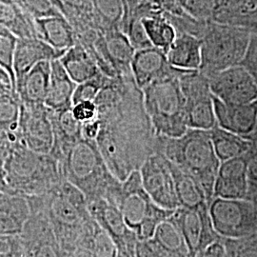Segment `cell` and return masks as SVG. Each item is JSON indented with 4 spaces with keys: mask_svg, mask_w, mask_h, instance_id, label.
Masks as SVG:
<instances>
[{
    "mask_svg": "<svg viewBox=\"0 0 257 257\" xmlns=\"http://www.w3.org/2000/svg\"><path fill=\"white\" fill-rule=\"evenodd\" d=\"M5 171L11 190L28 197L49 193L65 180L59 161L54 156L35 153L20 142L10 148Z\"/></svg>",
    "mask_w": 257,
    "mask_h": 257,
    "instance_id": "3",
    "label": "cell"
},
{
    "mask_svg": "<svg viewBox=\"0 0 257 257\" xmlns=\"http://www.w3.org/2000/svg\"><path fill=\"white\" fill-rule=\"evenodd\" d=\"M59 60L65 71L76 84L91 80L102 74L92 53L79 42L67 50Z\"/></svg>",
    "mask_w": 257,
    "mask_h": 257,
    "instance_id": "25",
    "label": "cell"
},
{
    "mask_svg": "<svg viewBox=\"0 0 257 257\" xmlns=\"http://www.w3.org/2000/svg\"><path fill=\"white\" fill-rule=\"evenodd\" d=\"M211 142L215 155L220 162L243 156L252 145V141L230 133L216 125L210 130Z\"/></svg>",
    "mask_w": 257,
    "mask_h": 257,
    "instance_id": "28",
    "label": "cell"
},
{
    "mask_svg": "<svg viewBox=\"0 0 257 257\" xmlns=\"http://www.w3.org/2000/svg\"><path fill=\"white\" fill-rule=\"evenodd\" d=\"M251 1H254V2H257V0H251Z\"/></svg>",
    "mask_w": 257,
    "mask_h": 257,
    "instance_id": "53",
    "label": "cell"
},
{
    "mask_svg": "<svg viewBox=\"0 0 257 257\" xmlns=\"http://www.w3.org/2000/svg\"><path fill=\"white\" fill-rule=\"evenodd\" d=\"M213 197L227 199L247 198L245 156L221 162L213 187Z\"/></svg>",
    "mask_w": 257,
    "mask_h": 257,
    "instance_id": "18",
    "label": "cell"
},
{
    "mask_svg": "<svg viewBox=\"0 0 257 257\" xmlns=\"http://www.w3.org/2000/svg\"><path fill=\"white\" fill-rule=\"evenodd\" d=\"M87 204L92 218L113 241L117 257H136L139 240L128 228L119 208L102 198L87 201Z\"/></svg>",
    "mask_w": 257,
    "mask_h": 257,
    "instance_id": "13",
    "label": "cell"
},
{
    "mask_svg": "<svg viewBox=\"0 0 257 257\" xmlns=\"http://www.w3.org/2000/svg\"><path fill=\"white\" fill-rule=\"evenodd\" d=\"M19 42V37L5 27L0 26V68L9 74L16 92L15 55Z\"/></svg>",
    "mask_w": 257,
    "mask_h": 257,
    "instance_id": "33",
    "label": "cell"
},
{
    "mask_svg": "<svg viewBox=\"0 0 257 257\" xmlns=\"http://www.w3.org/2000/svg\"><path fill=\"white\" fill-rule=\"evenodd\" d=\"M251 141H256L257 142V124L256 128H255V132H254V135H253V137H252V139H251Z\"/></svg>",
    "mask_w": 257,
    "mask_h": 257,
    "instance_id": "52",
    "label": "cell"
},
{
    "mask_svg": "<svg viewBox=\"0 0 257 257\" xmlns=\"http://www.w3.org/2000/svg\"><path fill=\"white\" fill-rule=\"evenodd\" d=\"M21 115V100L10 90L0 93V128L9 135H17Z\"/></svg>",
    "mask_w": 257,
    "mask_h": 257,
    "instance_id": "31",
    "label": "cell"
},
{
    "mask_svg": "<svg viewBox=\"0 0 257 257\" xmlns=\"http://www.w3.org/2000/svg\"><path fill=\"white\" fill-rule=\"evenodd\" d=\"M216 98L229 104H248L257 100V83L241 65L207 76Z\"/></svg>",
    "mask_w": 257,
    "mask_h": 257,
    "instance_id": "15",
    "label": "cell"
},
{
    "mask_svg": "<svg viewBox=\"0 0 257 257\" xmlns=\"http://www.w3.org/2000/svg\"><path fill=\"white\" fill-rule=\"evenodd\" d=\"M0 26L8 29L19 38L37 37L36 20L18 0H0Z\"/></svg>",
    "mask_w": 257,
    "mask_h": 257,
    "instance_id": "27",
    "label": "cell"
},
{
    "mask_svg": "<svg viewBox=\"0 0 257 257\" xmlns=\"http://www.w3.org/2000/svg\"><path fill=\"white\" fill-rule=\"evenodd\" d=\"M130 68L141 90L157 79L180 70L170 64L165 52L156 47L138 50L133 57Z\"/></svg>",
    "mask_w": 257,
    "mask_h": 257,
    "instance_id": "17",
    "label": "cell"
},
{
    "mask_svg": "<svg viewBox=\"0 0 257 257\" xmlns=\"http://www.w3.org/2000/svg\"><path fill=\"white\" fill-rule=\"evenodd\" d=\"M141 21L152 45L167 54L177 36L176 28L168 19L156 16L141 18Z\"/></svg>",
    "mask_w": 257,
    "mask_h": 257,
    "instance_id": "30",
    "label": "cell"
},
{
    "mask_svg": "<svg viewBox=\"0 0 257 257\" xmlns=\"http://www.w3.org/2000/svg\"><path fill=\"white\" fill-rule=\"evenodd\" d=\"M18 138L20 144L29 150L51 155L55 145V133L51 111L45 105L21 102Z\"/></svg>",
    "mask_w": 257,
    "mask_h": 257,
    "instance_id": "11",
    "label": "cell"
},
{
    "mask_svg": "<svg viewBox=\"0 0 257 257\" xmlns=\"http://www.w3.org/2000/svg\"><path fill=\"white\" fill-rule=\"evenodd\" d=\"M179 6L197 20H210L214 15V0H177Z\"/></svg>",
    "mask_w": 257,
    "mask_h": 257,
    "instance_id": "37",
    "label": "cell"
},
{
    "mask_svg": "<svg viewBox=\"0 0 257 257\" xmlns=\"http://www.w3.org/2000/svg\"><path fill=\"white\" fill-rule=\"evenodd\" d=\"M0 257H23V248L19 234H0Z\"/></svg>",
    "mask_w": 257,
    "mask_h": 257,
    "instance_id": "40",
    "label": "cell"
},
{
    "mask_svg": "<svg viewBox=\"0 0 257 257\" xmlns=\"http://www.w3.org/2000/svg\"><path fill=\"white\" fill-rule=\"evenodd\" d=\"M62 55L39 37L19 38L14 64L16 84L40 62L54 61Z\"/></svg>",
    "mask_w": 257,
    "mask_h": 257,
    "instance_id": "19",
    "label": "cell"
},
{
    "mask_svg": "<svg viewBox=\"0 0 257 257\" xmlns=\"http://www.w3.org/2000/svg\"><path fill=\"white\" fill-rule=\"evenodd\" d=\"M127 37H128L131 43L135 49L141 50L145 48H150L154 47L152 45L149 37H148L146 30L143 26V23L141 21V19H133L132 22L130 23L128 26V33Z\"/></svg>",
    "mask_w": 257,
    "mask_h": 257,
    "instance_id": "39",
    "label": "cell"
},
{
    "mask_svg": "<svg viewBox=\"0 0 257 257\" xmlns=\"http://www.w3.org/2000/svg\"><path fill=\"white\" fill-rule=\"evenodd\" d=\"M72 111L74 117L82 124L99 117V110L95 101H83L74 104Z\"/></svg>",
    "mask_w": 257,
    "mask_h": 257,
    "instance_id": "41",
    "label": "cell"
},
{
    "mask_svg": "<svg viewBox=\"0 0 257 257\" xmlns=\"http://www.w3.org/2000/svg\"><path fill=\"white\" fill-rule=\"evenodd\" d=\"M197 257H226V248L223 238L212 243Z\"/></svg>",
    "mask_w": 257,
    "mask_h": 257,
    "instance_id": "47",
    "label": "cell"
},
{
    "mask_svg": "<svg viewBox=\"0 0 257 257\" xmlns=\"http://www.w3.org/2000/svg\"><path fill=\"white\" fill-rule=\"evenodd\" d=\"M97 42L96 53L106 58L112 67L117 70L131 67L137 50L127 35L118 31H110Z\"/></svg>",
    "mask_w": 257,
    "mask_h": 257,
    "instance_id": "26",
    "label": "cell"
},
{
    "mask_svg": "<svg viewBox=\"0 0 257 257\" xmlns=\"http://www.w3.org/2000/svg\"><path fill=\"white\" fill-rule=\"evenodd\" d=\"M51 1L54 3V5H55V7L59 10V11L64 15L65 17L67 18V11H66V8H65L62 1H61V0H51Z\"/></svg>",
    "mask_w": 257,
    "mask_h": 257,
    "instance_id": "50",
    "label": "cell"
},
{
    "mask_svg": "<svg viewBox=\"0 0 257 257\" xmlns=\"http://www.w3.org/2000/svg\"><path fill=\"white\" fill-rule=\"evenodd\" d=\"M59 164L65 180L79 189L87 201L102 198L117 206L121 181L109 170L95 140L79 139L65 153Z\"/></svg>",
    "mask_w": 257,
    "mask_h": 257,
    "instance_id": "2",
    "label": "cell"
},
{
    "mask_svg": "<svg viewBox=\"0 0 257 257\" xmlns=\"http://www.w3.org/2000/svg\"><path fill=\"white\" fill-rule=\"evenodd\" d=\"M31 215L27 196L0 193V234L19 235Z\"/></svg>",
    "mask_w": 257,
    "mask_h": 257,
    "instance_id": "20",
    "label": "cell"
},
{
    "mask_svg": "<svg viewBox=\"0 0 257 257\" xmlns=\"http://www.w3.org/2000/svg\"><path fill=\"white\" fill-rule=\"evenodd\" d=\"M241 66H243L257 83V36L251 35L248 50Z\"/></svg>",
    "mask_w": 257,
    "mask_h": 257,
    "instance_id": "42",
    "label": "cell"
},
{
    "mask_svg": "<svg viewBox=\"0 0 257 257\" xmlns=\"http://www.w3.org/2000/svg\"><path fill=\"white\" fill-rule=\"evenodd\" d=\"M149 1L161 10H164L167 12H173L175 14L179 11L178 8H181L177 0H149Z\"/></svg>",
    "mask_w": 257,
    "mask_h": 257,
    "instance_id": "48",
    "label": "cell"
},
{
    "mask_svg": "<svg viewBox=\"0 0 257 257\" xmlns=\"http://www.w3.org/2000/svg\"><path fill=\"white\" fill-rule=\"evenodd\" d=\"M189 128L210 131L217 125L209 78L200 71H187L179 77Z\"/></svg>",
    "mask_w": 257,
    "mask_h": 257,
    "instance_id": "9",
    "label": "cell"
},
{
    "mask_svg": "<svg viewBox=\"0 0 257 257\" xmlns=\"http://www.w3.org/2000/svg\"><path fill=\"white\" fill-rule=\"evenodd\" d=\"M101 128V119L98 117L96 119L92 120L90 122L82 124L83 138L90 139V140H96V138Z\"/></svg>",
    "mask_w": 257,
    "mask_h": 257,
    "instance_id": "46",
    "label": "cell"
},
{
    "mask_svg": "<svg viewBox=\"0 0 257 257\" xmlns=\"http://www.w3.org/2000/svg\"><path fill=\"white\" fill-rule=\"evenodd\" d=\"M202 40V62L199 71L206 76L241 64L251 34L242 28L215 23Z\"/></svg>",
    "mask_w": 257,
    "mask_h": 257,
    "instance_id": "7",
    "label": "cell"
},
{
    "mask_svg": "<svg viewBox=\"0 0 257 257\" xmlns=\"http://www.w3.org/2000/svg\"><path fill=\"white\" fill-rule=\"evenodd\" d=\"M183 237L189 257H197L212 243L222 239L214 230L209 205L179 207L169 217Z\"/></svg>",
    "mask_w": 257,
    "mask_h": 257,
    "instance_id": "10",
    "label": "cell"
},
{
    "mask_svg": "<svg viewBox=\"0 0 257 257\" xmlns=\"http://www.w3.org/2000/svg\"><path fill=\"white\" fill-rule=\"evenodd\" d=\"M136 257H167L150 241H139Z\"/></svg>",
    "mask_w": 257,
    "mask_h": 257,
    "instance_id": "45",
    "label": "cell"
},
{
    "mask_svg": "<svg viewBox=\"0 0 257 257\" xmlns=\"http://www.w3.org/2000/svg\"><path fill=\"white\" fill-rule=\"evenodd\" d=\"M22 8L35 19L64 16L51 0H18Z\"/></svg>",
    "mask_w": 257,
    "mask_h": 257,
    "instance_id": "38",
    "label": "cell"
},
{
    "mask_svg": "<svg viewBox=\"0 0 257 257\" xmlns=\"http://www.w3.org/2000/svg\"><path fill=\"white\" fill-rule=\"evenodd\" d=\"M226 257H257V236L245 238H223Z\"/></svg>",
    "mask_w": 257,
    "mask_h": 257,
    "instance_id": "35",
    "label": "cell"
},
{
    "mask_svg": "<svg viewBox=\"0 0 257 257\" xmlns=\"http://www.w3.org/2000/svg\"><path fill=\"white\" fill-rule=\"evenodd\" d=\"M37 37L55 50L64 54L76 44V34L65 16L36 19Z\"/></svg>",
    "mask_w": 257,
    "mask_h": 257,
    "instance_id": "23",
    "label": "cell"
},
{
    "mask_svg": "<svg viewBox=\"0 0 257 257\" xmlns=\"http://www.w3.org/2000/svg\"><path fill=\"white\" fill-rule=\"evenodd\" d=\"M30 207L31 215L19 234L23 257H68L44 212Z\"/></svg>",
    "mask_w": 257,
    "mask_h": 257,
    "instance_id": "14",
    "label": "cell"
},
{
    "mask_svg": "<svg viewBox=\"0 0 257 257\" xmlns=\"http://www.w3.org/2000/svg\"><path fill=\"white\" fill-rule=\"evenodd\" d=\"M213 228L222 238L257 236V205L247 199L213 197L209 204Z\"/></svg>",
    "mask_w": 257,
    "mask_h": 257,
    "instance_id": "8",
    "label": "cell"
},
{
    "mask_svg": "<svg viewBox=\"0 0 257 257\" xmlns=\"http://www.w3.org/2000/svg\"><path fill=\"white\" fill-rule=\"evenodd\" d=\"M28 200L31 206L44 212L63 250L72 257L77 244L94 223L82 192L63 180L51 192L29 196Z\"/></svg>",
    "mask_w": 257,
    "mask_h": 257,
    "instance_id": "1",
    "label": "cell"
},
{
    "mask_svg": "<svg viewBox=\"0 0 257 257\" xmlns=\"http://www.w3.org/2000/svg\"><path fill=\"white\" fill-rule=\"evenodd\" d=\"M128 228L134 230L139 241L154 236L158 226L169 219L175 210L158 206L145 191L139 170L131 173L121 182V195L117 204Z\"/></svg>",
    "mask_w": 257,
    "mask_h": 257,
    "instance_id": "6",
    "label": "cell"
},
{
    "mask_svg": "<svg viewBox=\"0 0 257 257\" xmlns=\"http://www.w3.org/2000/svg\"><path fill=\"white\" fill-rule=\"evenodd\" d=\"M169 163L180 207H194L205 203L209 205L205 191L198 180L172 162L169 161Z\"/></svg>",
    "mask_w": 257,
    "mask_h": 257,
    "instance_id": "29",
    "label": "cell"
},
{
    "mask_svg": "<svg viewBox=\"0 0 257 257\" xmlns=\"http://www.w3.org/2000/svg\"><path fill=\"white\" fill-rule=\"evenodd\" d=\"M161 138L164 143L159 153L198 180L210 204L221 163L212 146L210 131L188 128L179 138Z\"/></svg>",
    "mask_w": 257,
    "mask_h": 257,
    "instance_id": "4",
    "label": "cell"
},
{
    "mask_svg": "<svg viewBox=\"0 0 257 257\" xmlns=\"http://www.w3.org/2000/svg\"><path fill=\"white\" fill-rule=\"evenodd\" d=\"M245 0H214V15L212 20L215 23H220Z\"/></svg>",
    "mask_w": 257,
    "mask_h": 257,
    "instance_id": "43",
    "label": "cell"
},
{
    "mask_svg": "<svg viewBox=\"0 0 257 257\" xmlns=\"http://www.w3.org/2000/svg\"><path fill=\"white\" fill-rule=\"evenodd\" d=\"M13 143L11 139L0 143V193H14L7 183L5 171V159Z\"/></svg>",
    "mask_w": 257,
    "mask_h": 257,
    "instance_id": "44",
    "label": "cell"
},
{
    "mask_svg": "<svg viewBox=\"0 0 257 257\" xmlns=\"http://www.w3.org/2000/svg\"><path fill=\"white\" fill-rule=\"evenodd\" d=\"M218 24L242 28L257 36V2L245 0Z\"/></svg>",
    "mask_w": 257,
    "mask_h": 257,
    "instance_id": "32",
    "label": "cell"
},
{
    "mask_svg": "<svg viewBox=\"0 0 257 257\" xmlns=\"http://www.w3.org/2000/svg\"><path fill=\"white\" fill-rule=\"evenodd\" d=\"M169 63L184 71H199L202 62V40L193 34L178 32L167 52Z\"/></svg>",
    "mask_w": 257,
    "mask_h": 257,
    "instance_id": "21",
    "label": "cell"
},
{
    "mask_svg": "<svg viewBox=\"0 0 257 257\" xmlns=\"http://www.w3.org/2000/svg\"><path fill=\"white\" fill-rule=\"evenodd\" d=\"M145 191L158 206L166 210L180 207L170 163L164 155L157 152L149 156L139 169Z\"/></svg>",
    "mask_w": 257,
    "mask_h": 257,
    "instance_id": "12",
    "label": "cell"
},
{
    "mask_svg": "<svg viewBox=\"0 0 257 257\" xmlns=\"http://www.w3.org/2000/svg\"><path fill=\"white\" fill-rule=\"evenodd\" d=\"M76 83L65 71L59 59L51 62L50 87L45 106L52 111L70 109L73 106V95Z\"/></svg>",
    "mask_w": 257,
    "mask_h": 257,
    "instance_id": "24",
    "label": "cell"
},
{
    "mask_svg": "<svg viewBox=\"0 0 257 257\" xmlns=\"http://www.w3.org/2000/svg\"><path fill=\"white\" fill-rule=\"evenodd\" d=\"M14 135H9L8 133H6L5 131H3L2 128H0V143L8 140V139H15L13 138Z\"/></svg>",
    "mask_w": 257,
    "mask_h": 257,
    "instance_id": "51",
    "label": "cell"
},
{
    "mask_svg": "<svg viewBox=\"0 0 257 257\" xmlns=\"http://www.w3.org/2000/svg\"><path fill=\"white\" fill-rule=\"evenodd\" d=\"M51 62H40L17 82L16 92L21 102L45 105L50 87Z\"/></svg>",
    "mask_w": 257,
    "mask_h": 257,
    "instance_id": "22",
    "label": "cell"
},
{
    "mask_svg": "<svg viewBox=\"0 0 257 257\" xmlns=\"http://www.w3.org/2000/svg\"><path fill=\"white\" fill-rule=\"evenodd\" d=\"M63 5H71L74 7H81L84 0H61Z\"/></svg>",
    "mask_w": 257,
    "mask_h": 257,
    "instance_id": "49",
    "label": "cell"
},
{
    "mask_svg": "<svg viewBox=\"0 0 257 257\" xmlns=\"http://www.w3.org/2000/svg\"><path fill=\"white\" fill-rule=\"evenodd\" d=\"M217 125L251 140L257 124V100L248 104H229L213 96Z\"/></svg>",
    "mask_w": 257,
    "mask_h": 257,
    "instance_id": "16",
    "label": "cell"
},
{
    "mask_svg": "<svg viewBox=\"0 0 257 257\" xmlns=\"http://www.w3.org/2000/svg\"><path fill=\"white\" fill-rule=\"evenodd\" d=\"M103 74H99L91 80L76 85L73 95V105L83 101H95L102 90L106 87Z\"/></svg>",
    "mask_w": 257,
    "mask_h": 257,
    "instance_id": "34",
    "label": "cell"
},
{
    "mask_svg": "<svg viewBox=\"0 0 257 257\" xmlns=\"http://www.w3.org/2000/svg\"><path fill=\"white\" fill-rule=\"evenodd\" d=\"M187 72L178 70L148 85L142 91L144 106L156 136L176 138L188 131L185 98L180 75Z\"/></svg>",
    "mask_w": 257,
    "mask_h": 257,
    "instance_id": "5",
    "label": "cell"
},
{
    "mask_svg": "<svg viewBox=\"0 0 257 257\" xmlns=\"http://www.w3.org/2000/svg\"><path fill=\"white\" fill-rule=\"evenodd\" d=\"M246 159L247 176V200L257 205V142L252 141V145L244 155Z\"/></svg>",
    "mask_w": 257,
    "mask_h": 257,
    "instance_id": "36",
    "label": "cell"
}]
</instances>
